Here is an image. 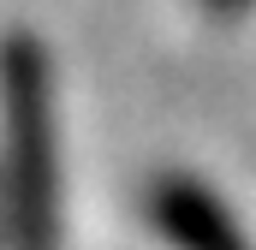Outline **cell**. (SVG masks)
Masks as SVG:
<instances>
[{"mask_svg": "<svg viewBox=\"0 0 256 250\" xmlns=\"http://www.w3.org/2000/svg\"><path fill=\"white\" fill-rule=\"evenodd\" d=\"M0 220L12 250L60 244V161H54V84L36 36L0 42Z\"/></svg>", "mask_w": 256, "mask_h": 250, "instance_id": "1", "label": "cell"}, {"mask_svg": "<svg viewBox=\"0 0 256 250\" xmlns=\"http://www.w3.org/2000/svg\"><path fill=\"white\" fill-rule=\"evenodd\" d=\"M149 220L161 226V238H173V250H256L232 220V208L185 173H167L149 185Z\"/></svg>", "mask_w": 256, "mask_h": 250, "instance_id": "2", "label": "cell"}, {"mask_svg": "<svg viewBox=\"0 0 256 250\" xmlns=\"http://www.w3.org/2000/svg\"><path fill=\"white\" fill-rule=\"evenodd\" d=\"M202 6H208V12H214V18H232V12H244V6H250V0H202Z\"/></svg>", "mask_w": 256, "mask_h": 250, "instance_id": "3", "label": "cell"}]
</instances>
